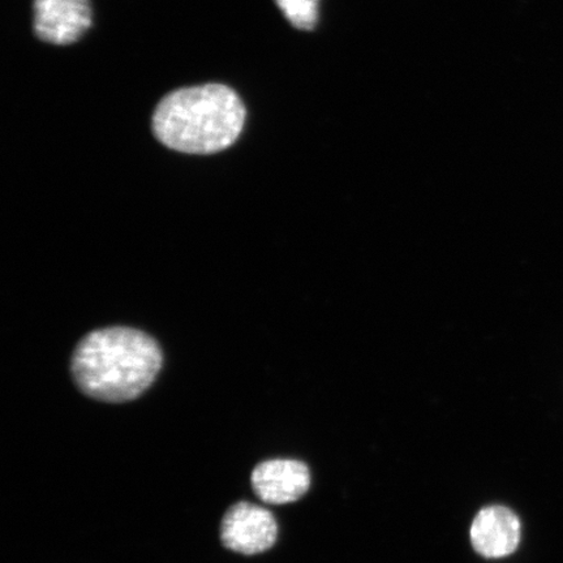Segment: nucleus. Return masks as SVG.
<instances>
[{
	"label": "nucleus",
	"mask_w": 563,
	"mask_h": 563,
	"mask_svg": "<svg viewBox=\"0 0 563 563\" xmlns=\"http://www.w3.org/2000/svg\"><path fill=\"white\" fill-rule=\"evenodd\" d=\"M278 525L269 510L250 503L232 506L223 517L221 540L236 553L258 554L276 544Z\"/></svg>",
	"instance_id": "obj_3"
},
{
	"label": "nucleus",
	"mask_w": 563,
	"mask_h": 563,
	"mask_svg": "<svg viewBox=\"0 0 563 563\" xmlns=\"http://www.w3.org/2000/svg\"><path fill=\"white\" fill-rule=\"evenodd\" d=\"M245 108L235 90L222 84L181 88L162 98L153 114L154 136L168 150L214 154L241 136Z\"/></svg>",
	"instance_id": "obj_2"
},
{
	"label": "nucleus",
	"mask_w": 563,
	"mask_h": 563,
	"mask_svg": "<svg viewBox=\"0 0 563 563\" xmlns=\"http://www.w3.org/2000/svg\"><path fill=\"white\" fill-rule=\"evenodd\" d=\"M278 9L294 27L313 31L319 23L320 0H274Z\"/></svg>",
	"instance_id": "obj_7"
},
{
	"label": "nucleus",
	"mask_w": 563,
	"mask_h": 563,
	"mask_svg": "<svg viewBox=\"0 0 563 563\" xmlns=\"http://www.w3.org/2000/svg\"><path fill=\"white\" fill-rule=\"evenodd\" d=\"M474 551L487 560L508 558L522 539V523L516 512L492 505L476 514L470 530Z\"/></svg>",
	"instance_id": "obj_5"
},
{
	"label": "nucleus",
	"mask_w": 563,
	"mask_h": 563,
	"mask_svg": "<svg viewBox=\"0 0 563 563\" xmlns=\"http://www.w3.org/2000/svg\"><path fill=\"white\" fill-rule=\"evenodd\" d=\"M162 362V351L151 335L131 328H106L88 334L76 347L73 376L88 397L123 404L150 389Z\"/></svg>",
	"instance_id": "obj_1"
},
{
	"label": "nucleus",
	"mask_w": 563,
	"mask_h": 563,
	"mask_svg": "<svg viewBox=\"0 0 563 563\" xmlns=\"http://www.w3.org/2000/svg\"><path fill=\"white\" fill-rule=\"evenodd\" d=\"M252 487L266 504H291L311 487V471L297 460L265 461L253 470Z\"/></svg>",
	"instance_id": "obj_6"
},
{
	"label": "nucleus",
	"mask_w": 563,
	"mask_h": 563,
	"mask_svg": "<svg viewBox=\"0 0 563 563\" xmlns=\"http://www.w3.org/2000/svg\"><path fill=\"white\" fill-rule=\"evenodd\" d=\"M35 34L53 45L79 41L91 25L89 0H34Z\"/></svg>",
	"instance_id": "obj_4"
}]
</instances>
